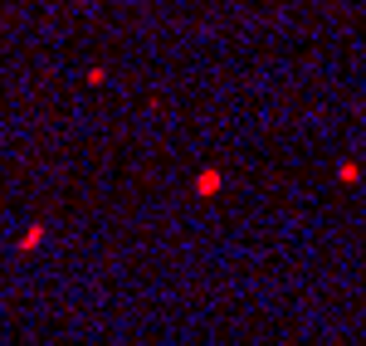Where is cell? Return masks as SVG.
I'll return each mask as SVG.
<instances>
[{"label": "cell", "instance_id": "4", "mask_svg": "<svg viewBox=\"0 0 366 346\" xmlns=\"http://www.w3.org/2000/svg\"><path fill=\"white\" fill-rule=\"evenodd\" d=\"M84 78H88V88H103V83H108V68H88Z\"/></svg>", "mask_w": 366, "mask_h": 346}, {"label": "cell", "instance_id": "2", "mask_svg": "<svg viewBox=\"0 0 366 346\" xmlns=\"http://www.w3.org/2000/svg\"><path fill=\"white\" fill-rule=\"evenodd\" d=\"M39 244H44V220H39V225H29V230L20 234V244H15V249H20V254H29V249H39Z\"/></svg>", "mask_w": 366, "mask_h": 346}, {"label": "cell", "instance_id": "3", "mask_svg": "<svg viewBox=\"0 0 366 346\" xmlns=\"http://www.w3.org/2000/svg\"><path fill=\"white\" fill-rule=\"evenodd\" d=\"M357 175H362V166H357V161H342V166H337V180H342V185H357Z\"/></svg>", "mask_w": 366, "mask_h": 346}, {"label": "cell", "instance_id": "1", "mask_svg": "<svg viewBox=\"0 0 366 346\" xmlns=\"http://www.w3.org/2000/svg\"><path fill=\"white\" fill-rule=\"evenodd\" d=\"M220 185H225V175H220V171H200L196 175V195H220Z\"/></svg>", "mask_w": 366, "mask_h": 346}]
</instances>
